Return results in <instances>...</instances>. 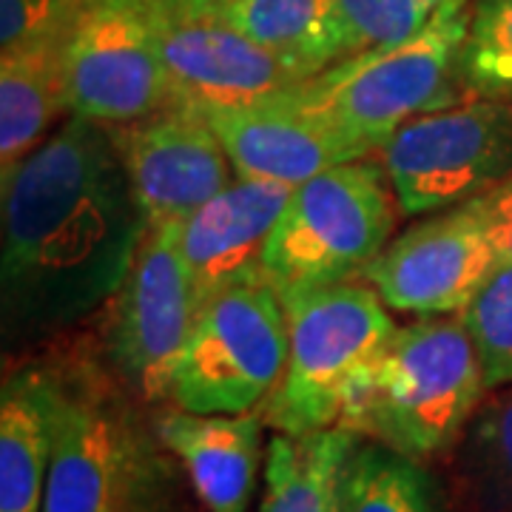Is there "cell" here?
Returning <instances> with one entry per match:
<instances>
[{
	"label": "cell",
	"instance_id": "e0dca14e",
	"mask_svg": "<svg viewBox=\"0 0 512 512\" xmlns=\"http://www.w3.org/2000/svg\"><path fill=\"white\" fill-rule=\"evenodd\" d=\"M57 373L23 367L0 390V512H43L55 453Z\"/></svg>",
	"mask_w": 512,
	"mask_h": 512
},
{
	"label": "cell",
	"instance_id": "4fadbf2b",
	"mask_svg": "<svg viewBox=\"0 0 512 512\" xmlns=\"http://www.w3.org/2000/svg\"><path fill=\"white\" fill-rule=\"evenodd\" d=\"M111 131L148 228L185 222L237 180L200 111L168 106Z\"/></svg>",
	"mask_w": 512,
	"mask_h": 512
},
{
	"label": "cell",
	"instance_id": "277c9868",
	"mask_svg": "<svg viewBox=\"0 0 512 512\" xmlns=\"http://www.w3.org/2000/svg\"><path fill=\"white\" fill-rule=\"evenodd\" d=\"M470 18V0H447L413 37L345 57L293 86L288 97L373 154L404 123L461 103V55Z\"/></svg>",
	"mask_w": 512,
	"mask_h": 512
},
{
	"label": "cell",
	"instance_id": "d4e9b609",
	"mask_svg": "<svg viewBox=\"0 0 512 512\" xmlns=\"http://www.w3.org/2000/svg\"><path fill=\"white\" fill-rule=\"evenodd\" d=\"M348 57L402 43L436 18L447 0H336Z\"/></svg>",
	"mask_w": 512,
	"mask_h": 512
},
{
	"label": "cell",
	"instance_id": "9c48e42d",
	"mask_svg": "<svg viewBox=\"0 0 512 512\" xmlns=\"http://www.w3.org/2000/svg\"><path fill=\"white\" fill-rule=\"evenodd\" d=\"M200 311L177 225L148 228L131 271L109 299L106 322V356L140 399L171 402L174 373Z\"/></svg>",
	"mask_w": 512,
	"mask_h": 512
},
{
	"label": "cell",
	"instance_id": "5bb4252c",
	"mask_svg": "<svg viewBox=\"0 0 512 512\" xmlns=\"http://www.w3.org/2000/svg\"><path fill=\"white\" fill-rule=\"evenodd\" d=\"M220 137L239 180L296 185L333 165L365 160L367 151L348 134L299 109L288 92L228 109L200 111Z\"/></svg>",
	"mask_w": 512,
	"mask_h": 512
},
{
	"label": "cell",
	"instance_id": "44dd1931",
	"mask_svg": "<svg viewBox=\"0 0 512 512\" xmlns=\"http://www.w3.org/2000/svg\"><path fill=\"white\" fill-rule=\"evenodd\" d=\"M495 390L456 444L458 484L476 512H512V384Z\"/></svg>",
	"mask_w": 512,
	"mask_h": 512
},
{
	"label": "cell",
	"instance_id": "603a6c76",
	"mask_svg": "<svg viewBox=\"0 0 512 512\" xmlns=\"http://www.w3.org/2000/svg\"><path fill=\"white\" fill-rule=\"evenodd\" d=\"M464 92L512 100V0H476L461 55Z\"/></svg>",
	"mask_w": 512,
	"mask_h": 512
},
{
	"label": "cell",
	"instance_id": "3957f363",
	"mask_svg": "<svg viewBox=\"0 0 512 512\" xmlns=\"http://www.w3.org/2000/svg\"><path fill=\"white\" fill-rule=\"evenodd\" d=\"M484 390L464 319L427 316L396 328L365 373L342 427L427 461L456 447Z\"/></svg>",
	"mask_w": 512,
	"mask_h": 512
},
{
	"label": "cell",
	"instance_id": "4316f807",
	"mask_svg": "<svg viewBox=\"0 0 512 512\" xmlns=\"http://www.w3.org/2000/svg\"><path fill=\"white\" fill-rule=\"evenodd\" d=\"M473 205L493 242L498 265H512V177L473 197Z\"/></svg>",
	"mask_w": 512,
	"mask_h": 512
},
{
	"label": "cell",
	"instance_id": "30bf717a",
	"mask_svg": "<svg viewBox=\"0 0 512 512\" xmlns=\"http://www.w3.org/2000/svg\"><path fill=\"white\" fill-rule=\"evenodd\" d=\"M171 106H248L305 83L228 18L222 0H146Z\"/></svg>",
	"mask_w": 512,
	"mask_h": 512
},
{
	"label": "cell",
	"instance_id": "2e32d148",
	"mask_svg": "<svg viewBox=\"0 0 512 512\" xmlns=\"http://www.w3.org/2000/svg\"><path fill=\"white\" fill-rule=\"evenodd\" d=\"M154 424L208 512H248L262 458V416H202L177 407Z\"/></svg>",
	"mask_w": 512,
	"mask_h": 512
},
{
	"label": "cell",
	"instance_id": "8992f818",
	"mask_svg": "<svg viewBox=\"0 0 512 512\" xmlns=\"http://www.w3.org/2000/svg\"><path fill=\"white\" fill-rule=\"evenodd\" d=\"M399 211L382 163L367 157L333 165L296 185L268 239V285L279 299H288L365 279L393 237Z\"/></svg>",
	"mask_w": 512,
	"mask_h": 512
},
{
	"label": "cell",
	"instance_id": "ac0fdd59",
	"mask_svg": "<svg viewBox=\"0 0 512 512\" xmlns=\"http://www.w3.org/2000/svg\"><path fill=\"white\" fill-rule=\"evenodd\" d=\"M228 18L299 80L348 57L336 0H222Z\"/></svg>",
	"mask_w": 512,
	"mask_h": 512
},
{
	"label": "cell",
	"instance_id": "484cf974",
	"mask_svg": "<svg viewBox=\"0 0 512 512\" xmlns=\"http://www.w3.org/2000/svg\"><path fill=\"white\" fill-rule=\"evenodd\" d=\"M89 9V0H0V55L63 46Z\"/></svg>",
	"mask_w": 512,
	"mask_h": 512
},
{
	"label": "cell",
	"instance_id": "7a4b0ae2",
	"mask_svg": "<svg viewBox=\"0 0 512 512\" xmlns=\"http://www.w3.org/2000/svg\"><path fill=\"white\" fill-rule=\"evenodd\" d=\"M126 396L94 370L57 376L43 512H171L177 464Z\"/></svg>",
	"mask_w": 512,
	"mask_h": 512
},
{
	"label": "cell",
	"instance_id": "ba28073f",
	"mask_svg": "<svg viewBox=\"0 0 512 512\" xmlns=\"http://www.w3.org/2000/svg\"><path fill=\"white\" fill-rule=\"evenodd\" d=\"M376 154L402 214H436L510 180L512 106L478 97L421 114Z\"/></svg>",
	"mask_w": 512,
	"mask_h": 512
},
{
	"label": "cell",
	"instance_id": "52a82bcc",
	"mask_svg": "<svg viewBox=\"0 0 512 512\" xmlns=\"http://www.w3.org/2000/svg\"><path fill=\"white\" fill-rule=\"evenodd\" d=\"M288 362V319L268 282L239 285L202 305L174 373L171 402L202 416L254 413Z\"/></svg>",
	"mask_w": 512,
	"mask_h": 512
},
{
	"label": "cell",
	"instance_id": "8fae6325",
	"mask_svg": "<svg viewBox=\"0 0 512 512\" xmlns=\"http://www.w3.org/2000/svg\"><path fill=\"white\" fill-rule=\"evenodd\" d=\"M66 109L126 126L171 106L146 0H97L66 43Z\"/></svg>",
	"mask_w": 512,
	"mask_h": 512
},
{
	"label": "cell",
	"instance_id": "5b68a950",
	"mask_svg": "<svg viewBox=\"0 0 512 512\" xmlns=\"http://www.w3.org/2000/svg\"><path fill=\"white\" fill-rule=\"evenodd\" d=\"M282 305L288 362L262 404V421L288 436L342 427L365 373L399 325L376 288L356 282L293 293Z\"/></svg>",
	"mask_w": 512,
	"mask_h": 512
},
{
	"label": "cell",
	"instance_id": "6da1fadb",
	"mask_svg": "<svg viewBox=\"0 0 512 512\" xmlns=\"http://www.w3.org/2000/svg\"><path fill=\"white\" fill-rule=\"evenodd\" d=\"M0 188L6 336L37 339L109 305L148 234L111 126L69 117Z\"/></svg>",
	"mask_w": 512,
	"mask_h": 512
},
{
	"label": "cell",
	"instance_id": "7c38bea8",
	"mask_svg": "<svg viewBox=\"0 0 512 512\" xmlns=\"http://www.w3.org/2000/svg\"><path fill=\"white\" fill-rule=\"evenodd\" d=\"M495 268L493 242L467 200L390 239L365 279L390 311L427 319L467 311Z\"/></svg>",
	"mask_w": 512,
	"mask_h": 512
},
{
	"label": "cell",
	"instance_id": "7402d4cb",
	"mask_svg": "<svg viewBox=\"0 0 512 512\" xmlns=\"http://www.w3.org/2000/svg\"><path fill=\"white\" fill-rule=\"evenodd\" d=\"M339 512H439L433 481L421 461L407 458L382 441L359 439L342 484Z\"/></svg>",
	"mask_w": 512,
	"mask_h": 512
},
{
	"label": "cell",
	"instance_id": "9a60e30c",
	"mask_svg": "<svg viewBox=\"0 0 512 512\" xmlns=\"http://www.w3.org/2000/svg\"><path fill=\"white\" fill-rule=\"evenodd\" d=\"M291 185L234 180L194 217L177 222V242L202 305L222 291L265 279V254Z\"/></svg>",
	"mask_w": 512,
	"mask_h": 512
},
{
	"label": "cell",
	"instance_id": "d6986e66",
	"mask_svg": "<svg viewBox=\"0 0 512 512\" xmlns=\"http://www.w3.org/2000/svg\"><path fill=\"white\" fill-rule=\"evenodd\" d=\"M66 43L0 55V183H6L66 109Z\"/></svg>",
	"mask_w": 512,
	"mask_h": 512
},
{
	"label": "cell",
	"instance_id": "ffe728a7",
	"mask_svg": "<svg viewBox=\"0 0 512 512\" xmlns=\"http://www.w3.org/2000/svg\"><path fill=\"white\" fill-rule=\"evenodd\" d=\"M359 433L330 427L308 436L276 433L265 458L259 512H339V484Z\"/></svg>",
	"mask_w": 512,
	"mask_h": 512
},
{
	"label": "cell",
	"instance_id": "cb8c5ba5",
	"mask_svg": "<svg viewBox=\"0 0 512 512\" xmlns=\"http://www.w3.org/2000/svg\"><path fill=\"white\" fill-rule=\"evenodd\" d=\"M458 316L473 336L487 390L512 384V265H498L473 305Z\"/></svg>",
	"mask_w": 512,
	"mask_h": 512
},
{
	"label": "cell",
	"instance_id": "83f0119b",
	"mask_svg": "<svg viewBox=\"0 0 512 512\" xmlns=\"http://www.w3.org/2000/svg\"><path fill=\"white\" fill-rule=\"evenodd\" d=\"M89 3H97V0H89Z\"/></svg>",
	"mask_w": 512,
	"mask_h": 512
}]
</instances>
